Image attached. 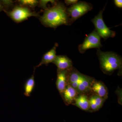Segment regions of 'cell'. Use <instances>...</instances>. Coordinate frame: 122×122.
Masks as SVG:
<instances>
[{
	"label": "cell",
	"instance_id": "3",
	"mask_svg": "<svg viewBox=\"0 0 122 122\" xmlns=\"http://www.w3.org/2000/svg\"><path fill=\"white\" fill-rule=\"evenodd\" d=\"M13 20L20 23L27 20L30 17H38V13L31 11L30 9L20 5L14 6L10 10L5 12Z\"/></svg>",
	"mask_w": 122,
	"mask_h": 122
},
{
	"label": "cell",
	"instance_id": "21",
	"mask_svg": "<svg viewBox=\"0 0 122 122\" xmlns=\"http://www.w3.org/2000/svg\"><path fill=\"white\" fill-rule=\"evenodd\" d=\"M5 8L4 5L2 4L1 1H0V12L2 11H5Z\"/></svg>",
	"mask_w": 122,
	"mask_h": 122
},
{
	"label": "cell",
	"instance_id": "6",
	"mask_svg": "<svg viewBox=\"0 0 122 122\" xmlns=\"http://www.w3.org/2000/svg\"><path fill=\"white\" fill-rule=\"evenodd\" d=\"M101 38L95 29L86 36L83 43L79 46L78 49L79 52L83 54L89 49H99L102 47L101 43Z\"/></svg>",
	"mask_w": 122,
	"mask_h": 122
},
{
	"label": "cell",
	"instance_id": "17",
	"mask_svg": "<svg viewBox=\"0 0 122 122\" xmlns=\"http://www.w3.org/2000/svg\"><path fill=\"white\" fill-rule=\"evenodd\" d=\"M56 2V1L53 0H41L39 1L38 5L39 7L44 9L45 10L48 8L46 6V5L48 3L51 2L52 5H53Z\"/></svg>",
	"mask_w": 122,
	"mask_h": 122
},
{
	"label": "cell",
	"instance_id": "18",
	"mask_svg": "<svg viewBox=\"0 0 122 122\" xmlns=\"http://www.w3.org/2000/svg\"><path fill=\"white\" fill-rule=\"evenodd\" d=\"M89 102L90 103V108H91L92 110L94 111H96L98 110L99 109L98 107L90 99H89Z\"/></svg>",
	"mask_w": 122,
	"mask_h": 122
},
{
	"label": "cell",
	"instance_id": "1",
	"mask_svg": "<svg viewBox=\"0 0 122 122\" xmlns=\"http://www.w3.org/2000/svg\"><path fill=\"white\" fill-rule=\"evenodd\" d=\"M66 10L62 2L57 1L52 7L45 10L39 20L44 26L55 29L62 25H71L72 24Z\"/></svg>",
	"mask_w": 122,
	"mask_h": 122
},
{
	"label": "cell",
	"instance_id": "2",
	"mask_svg": "<svg viewBox=\"0 0 122 122\" xmlns=\"http://www.w3.org/2000/svg\"><path fill=\"white\" fill-rule=\"evenodd\" d=\"M96 54L100 62L101 70L104 73L111 75L115 71L122 70V57L112 52H103L98 49Z\"/></svg>",
	"mask_w": 122,
	"mask_h": 122
},
{
	"label": "cell",
	"instance_id": "14",
	"mask_svg": "<svg viewBox=\"0 0 122 122\" xmlns=\"http://www.w3.org/2000/svg\"><path fill=\"white\" fill-rule=\"evenodd\" d=\"M35 69H34L33 74L28 79L25 81L24 86V95L26 97H30L33 91L35 86V81L34 78V73Z\"/></svg>",
	"mask_w": 122,
	"mask_h": 122
},
{
	"label": "cell",
	"instance_id": "7",
	"mask_svg": "<svg viewBox=\"0 0 122 122\" xmlns=\"http://www.w3.org/2000/svg\"><path fill=\"white\" fill-rule=\"evenodd\" d=\"M52 63L57 67V70H69L73 68L72 60L66 55H56Z\"/></svg>",
	"mask_w": 122,
	"mask_h": 122
},
{
	"label": "cell",
	"instance_id": "11",
	"mask_svg": "<svg viewBox=\"0 0 122 122\" xmlns=\"http://www.w3.org/2000/svg\"><path fill=\"white\" fill-rule=\"evenodd\" d=\"M58 46V44L55 43L51 49L44 55L41 62L35 68L39 67L42 65L47 66L49 63H52L56 56V49Z\"/></svg>",
	"mask_w": 122,
	"mask_h": 122
},
{
	"label": "cell",
	"instance_id": "9",
	"mask_svg": "<svg viewBox=\"0 0 122 122\" xmlns=\"http://www.w3.org/2000/svg\"><path fill=\"white\" fill-rule=\"evenodd\" d=\"M94 80V78L83 74L79 83L77 92L78 94H83L91 90V86Z\"/></svg>",
	"mask_w": 122,
	"mask_h": 122
},
{
	"label": "cell",
	"instance_id": "16",
	"mask_svg": "<svg viewBox=\"0 0 122 122\" xmlns=\"http://www.w3.org/2000/svg\"><path fill=\"white\" fill-rule=\"evenodd\" d=\"M90 99L94 102V103L98 107L99 109L103 105V103L105 100L96 94L91 96Z\"/></svg>",
	"mask_w": 122,
	"mask_h": 122
},
{
	"label": "cell",
	"instance_id": "8",
	"mask_svg": "<svg viewBox=\"0 0 122 122\" xmlns=\"http://www.w3.org/2000/svg\"><path fill=\"white\" fill-rule=\"evenodd\" d=\"M69 70H57L56 86L58 90L61 95L65 89L68 85V73Z\"/></svg>",
	"mask_w": 122,
	"mask_h": 122
},
{
	"label": "cell",
	"instance_id": "5",
	"mask_svg": "<svg viewBox=\"0 0 122 122\" xmlns=\"http://www.w3.org/2000/svg\"><path fill=\"white\" fill-rule=\"evenodd\" d=\"M93 9L91 4L85 1H78L71 5L66 10L71 24L82 16L91 11Z\"/></svg>",
	"mask_w": 122,
	"mask_h": 122
},
{
	"label": "cell",
	"instance_id": "13",
	"mask_svg": "<svg viewBox=\"0 0 122 122\" xmlns=\"http://www.w3.org/2000/svg\"><path fill=\"white\" fill-rule=\"evenodd\" d=\"M74 102V105L83 110L86 111L90 109L89 99L85 94H81L77 96Z\"/></svg>",
	"mask_w": 122,
	"mask_h": 122
},
{
	"label": "cell",
	"instance_id": "15",
	"mask_svg": "<svg viewBox=\"0 0 122 122\" xmlns=\"http://www.w3.org/2000/svg\"><path fill=\"white\" fill-rule=\"evenodd\" d=\"M17 2L19 5L30 9L33 8L38 5L39 1L37 0H19Z\"/></svg>",
	"mask_w": 122,
	"mask_h": 122
},
{
	"label": "cell",
	"instance_id": "19",
	"mask_svg": "<svg viewBox=\"0 0 122 122\" xmlns=\"http://www.w3.org/2000/svg\"><path fill=\"white\" fill-rule=\"evenodd\" d=\"M78 0H65V3L67 5H72L78 2Z\"/></svg>",
	"mask_w": 122,
	"mask_h": 122
},
{
	"label": "cell",
	"instance_id": "10",
	"mask_svg": "<svg viewBox=\"0 0 122 122\" xmlns=\"http://www.w3.org/2000/svg\"><path fill=\"white\" fill-rule=\"evenodd\" d=\"M77 92L70 85H68L61 95L66 105H70L74 101L78 96Z\"/></svg>",
	"mask_w": 122,
	"mask_h": 122
},
{
	"label": "cell",
	"instance_id": "4",
	"mask_svg": "<svg viewBox=\"0 0 122 122\" xmlns=\"http://www.w3.org/2000/svg\"><path fill=\"white\" fill-rule=\"evenodd\" d=\"M106 5L103 9L100 10L97 15L95 16L94 18L91 20L95 28V30L105 40L109 38H113L115 37L116 33L115 31L111 30L106 25L103 21L102 17L103 13L105 10Z\"/></svg>",
	"mask_w": 122,
	"mask_h": 122
},
{
	"label": "cell",
	"instance_id": "20",
	"mask_svg": "<svg viewBox=\"0 0 122 122\" xmlns=\"http://www.w3.org/2000/svg\"><path fill=\"white\" fill-rule=\"evenodd\" d=\"M115 5L116 7L118 8H122V0H114Z\"/></svg>",
	"mask_w": 122,
	"mask_h": 122
},
{
	"label": "cell",
	"instance_id": "12",
	"mask_svg": "<svg viewBox=\"0 0 122 122\" xmlns=\"http://www.w3.org/2000/svg\"><path fill=\"white\" fill-rule=\"evenodd\" d=\"M91 90L101 97L106 99L107 97L108 91L104 83L100 81H94L92 85Z\"/></svg>",
	"mask_w": 122,
	"mask_h": 122
}]
</instances>
